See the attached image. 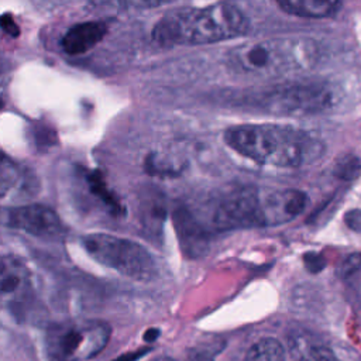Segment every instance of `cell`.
Here are the masks:
<instances>
[{
  "label": "cell",
  "instance_id": "obj_1",
  "mask_svg": "<svg viewBox=\"0 0 361 361\" xmlns=\"http://www.w3.org/2000/svg\"><path fill=\"white\" fill-rule=\"evenodd\" d=\"M224 142L257 164L276 168H303L317 162L326 152L320 138L282 124L234 126L224 131Z\"/></svg>",
  "mask_w": 361,
  "mask_h": 361
},
{
  "label": "cell",
  "instance_id": "obj_5",
  "mask_svg": "<svg viewBox=\"0 0 361 361\" xmlns=\"http://www.w3.org/2000/svg\"><path fill=\"white\" fill-rule=\"evenodd\" d=\"M80 243L93 259L124 276L149 281L157 275L154 257L133 240L94 233L85 235Z\"/></svg>",
  "mask_w": 361,
  "mask_h": 361
},
{
  "label": "cell",
  "instance_id": "obj_17",
  "mask_svg": "<svg viewBox=\"0 0 361 361\" xmlns=\"http://www.w3.org/2000/svg\"><path fill=\"white\" fill-rule=\"evenodd\" d=\"M152 361H175V360L168 358V357H159V358H155V360H152Z\"/></svg>",
  "mask_w": 361,
  "mask_h": 361
},
{
  "label": "cell",
  "instance_id": "obj_3",
  "mask_svg": "<svg viewBox=\"0 0 361 361\" xmlns=\"http://www.w3.org/2000/svg\"><path fill=\"white\" fill-rule=\"evenodd\" d=\"M320 56L307 37H276L241 44L227 52L228 68L245 76L274 78L312 68Z\"/></svg>",
  "mask_w": 361,
  "mask_h": 361
},
{
  "label": "cell",
  "instance_id": "obj_16",
  "mask_svg": "<svg viewBox=\"0 0 361 361\" xmlns=\"http://www.w3.org/2000/svg\"><path fill=\"white\" fill-rule=\"evenodd\" d=\"M158 336H159V330L158 329H149L148 331H145L144 340L145 341H154Z\"/></svg>",
  "mask_w": 361,
  "mask_h": 361
},
{
  "label": "cell",
  "instance_id": "obj_4",
  "mask_svg": "<svg viewBox=\"0 0 361 361\" xmlns=\"http://www.w3.org/2000/svg\"><path fill=\"white\" fill-rule=\"evenodd\" d=\"M110 326L103 320H75L51 326L44 338L49 361H86L109 343Z\"/></svg>",
  "mask_w": 361,
  "mask_h": 361
},
{
  "label": "cell",
  "instance_id": "obj_13",
  "mask_svg": "<svg viewBox=\"0 0 361 361\" xmlns=\"http://www.w3.org/2000/svg\"><path fill=\"white\" fill-rule=\"evenodd\" d=\"M303 361H340V360L329 348L316 345L309 348V351L303 357Z\"/></svg>",
  "mask_w": 361,
  "mask_h": 361
},
{
  "label": "cell",
  "instance_id": "obj_7",
  "mask_svg": "<svg viewBox=\"0 0 361 361\" xmlns=\"http://www.w3.org/2000/svg\"><path fill=\"white\" fill-rule=\"evenodd\" d=\"M212 220L220 230L269 227V189L243 186L227 192L216 202Z\"/></svg>",
  "mask_w": 361,
  "mask_h": 361
},
{
  "label": "cell",
  "instance_id": "obj_6",
  "mask_svg": "<svg viewBox=\"0 0 361 361\" xmlns=\"http://www.w3.org/2000/svg\"><path fill=\"white\" fill-rule=\"evenodd\" d=\"M252 102L279 114L306 116L331 109L337 102V92L322 82H296L268 89Z\"/></svg>",
  "mask_w": 361,
  "mask_h": 361
},
{
  "label": "cell",
  "instance_id": "obj_2",
  "mask_svg": "<svg viewBox=\"0 0 361 361\" xmlns=\"http://www.w3.org/2000/svg\"><path fill=\"white\" fill-rule=\"evenodd\" d=\"M248 30V20L234 4L180 7L164 14L152 28L159 45H202L233 39Z\"/></svg>",
  "mask_w": 361,
  "mask_h": 361
},
{
  "label": "cell",
  "instance_id": "obj_12",
  "mask_svg": "<svg viewBox=\"0 0 361 361\" xmlns=\"http://www.w3.org/2000/svg\"><path fill=\"white\" fill-rule=\"evenodd\" d=\"M244 361H285V350L276 338L264 337L248 348Z\"/></svg>",
  "mask_w": 361,
  "mask_h": 361
},
{
  "label": "cell",
  "instance_id": "obj_11",
  "mask_svg": "<svg viewBox=\"0 0 361 361\" xmlns=\"http://www.w3.org/2000/svg\"><path fill=\"white\" fill-rule=\"evenodd\" d=\"M27 282V269L14 259L4 257L1 261V292L3 295L16 293Z\"/></svg>",
  "mask_w": 361,
  "mask_h": 361
},
{
  "label": "cell",
  "instance_id": "obj_15",
  "mask_svg": "<svg viewBox=\"0 0 361 361\" xmlns=\"http://www.w3.org/2000/svg\"><path fill=\"white\" fill-rule=\"evenodd\" d=\"M1 27H3V30L7 34H10L13 37H17L18 32H20V28L17 27V24L11 18V16H8V14H3V17H1Z\"/></svg>",
  "mask_w": 361,
  "mask_h": 361
},
{
  "label": "cell",
  "instance_id": "obj_9",
  "mask_svg": "<svg viewBox=\"0 0 361 361\" xmlns=\"http://www.w3.org/2000/svg\"><path fill=\"white\" fill-rule=\"evenodd\" d=\"M107 32L103 21H85L72 25L61 39V48L65 54L75 56L87 52L99 44Z\"/></svg>",
  "mask_w": 361,
  "mask_h": 361
},
{
  "label": "cell",
  "instance_id": "obj_8",
  "mask_svg": "<svg viewBox=\"0 0 361 361\" xmlns=\"http://www.w3.org/2000/svg\"><path fill=\"white\" fill-rule=\"evenodd\" d=\"M3 221L11 228L38 237H52L62 231V223L56 212L39 203L10 207L4 212Z\"/></svg>",
  "mask_w": 361,
  "mask_h": 361
},
{
  "label": "cell",
  "instance_id": "obj_10",
  "mask_svg": "<svg viewBox=\"0 0 361 361\" xmlns=\"http://www.w3.org/2000/svg\"><path fill=\"white\" fill-rule=\"evenodd\" d=\"M276 4L285 13L305 18L331 17L341 7V3L334 0H282Z\"/></svg>",
  "mask_w": 361,
  "mask_h": 361
},
{
  "label": "cell",
  "instance_id": "obj_14",
  "mask_svg": "<svg viewBox=\"0 0 361 361\" xmlns=\"http://www.w3.org/2000/svg\"><path fill=\"white\" fill-rule=\"evenodd\" d=\"M344 221L348 228H351L353 231L361 233V209H354L347 212Z\"/></svg>",
  "mask_w": 361,
  "mask_h": 361
}]
</instances>
